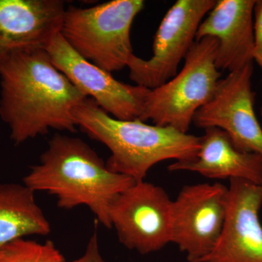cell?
<instances>
[{
  "mask_svg": "<svg viewBox=\"0 0 262 262\" xmlns=\"http://www.w3.org/2000/svg\"><path fill=\"white\" fill-rule=\"evenodd\" d=\"M0 117L15 146L51 129L77 131L73 110L86 97L46 50L22 52L0 68Z\"/></svg>",
  "mask_w": 262,
  "mask_h": 262,
  "instance_id": "6da1fadb",
  "label": "cell"
},
{
  "mask_svg": "<svg viewBox=\"0 0 262 262\" xmlns=\"http://www.w3.org/2000/svg\"><path fill=\"white\" fill-rule=\"evenodd\" d=\"M23 182L34 192L56 196L62 209L87 206L98 222L110 229L112 203L136 182L110 170L82 139L56 134L41 155L39 163L31 167Z\"/></svg>",
  "mask_w": 262,
  "mask_h": 262,
  "instance_id": "7a4b0ae2",
  "label": "cell"
},
{
  "mask_svg": "<svg viewBox=\"0 0 262 262\" xmlns=\"http://www.w3.org/2000/svg\"><path fill=\"white\" fill-rule=\"evenodd\" d=\"M73 115L77 127L110 149L108 168L136 182L144 180L160 162L194 159L201 146V137L173 127L114 118L89 98L75 108Z\"/></svg>",
  "mask_w": 262,
  "mask_h": 262,
  "instance_id": "3957f363",
  "label": "cell"
},
{
  "mask_svg": "<svg viewBox=\"0 0 262 262\" xmlns=\"http://www.w3.org/2000/svg\"><path fill=\"white\" fill-rule=\"evenodd\" d=\"M144 5L143 0H113L91 8L69 7L60 34L76 53L102 70H123L134 55L131 26Z\"/></svg>",
  "mask_w": 262,
  "mask_h": 262,
  "instance_id": "277c9868",
  "label": "cell"
},
{
  "mask_svg": "<svg viewBox=\"0 0 262 262\" xmlns=\"http://www.w3.org/2000/svg\"><path fill=\"white\" fill-rule=\"evenodd\" d=\"M218 42L213 37L196 40L175 77L146 96L141 121L187 134L194 115L214 94L222 77L215 66Z\"/></svg>",
  "mask_w": 262,
  "mask_h": 262,
  "instance_id": "5b68a950",
  "label": "cell"
},
{
  "mask_svg": "<svg viewBox=\"0 0 262 262\" xmlns=\"http://www.w3.org/2000/svg\"><path fill=\"white\" fill-rule=\"evenodd\" d=\"M216 0H178L169 8L155 33L152 56L143 59L133 55L127 63L129 77L136 84L151 90L178 73L196 41L198 28Z\"/></svg>",
  "mask_w": 262,
  "mask_h": 262,
  "instance_id": "8992f818",
  "label": "cell"
},
{
  "mask_svg": "<svg viewBox=\"0 0 262 262\" xmlns=\"http://www.w3.org/2000/svg\"><path fill=\"white\" fill-rule=\"evenodd\" d=\"M172 207L163 188L143 180L115 198L108 216L125 248L149 254L171 243Z\"/></svg>",
  "mask_w": 262,
  "mask_h": 262,
  "instance_id": "52a82bcc",
  "label": "cell"
},
{
  "mask_svg": "<svg viewBox=\"0 0 262 262\" xmlns=\"http://www.w3.org/2000/svg\"><path fill=\"white\" fill-rule=\"evenodd\" d=\"M228 187L220 183H202L182 188L172 207L171 243L187 255L189 262H205L223 232Z\"/></svg>",
  "mask_w": 262,
  "mask_h": 262,
  "instance_id": "ba28073f",
  "label": "cell"
},
{
  "mask_svg": "<svg viewBox=\"0 0 262 262\" xmlns=\"http://www.w3.org/2000/svg\"><path fill=\"white\" fill-rule=\"evenodd\" d=\"M253 63L229 72L219 82L214 94L196 111V127H217L227 133L237 149L262 155V128L254 110Z\"/></svg>",
  "mask_w": 262,
  "mask_h": 262,
  "instance_id": "9c48e42d",
  "label": "cell"
},
{
  "mask_svg": "<svg viewBox=\"0 0 262 262\" xmlns=\"http://www.w3.org/2000/svg\"><path fill=\"white\" fill-rule=\"evenodd\" d=\"M52 63L86 98L114 118L141 120L149 89L123 83L76 53L58 33L47 48Z\"/></svg>",
  "mask_w": 262,
  "mask_h": 262,
  "instance_id": "30bf717a",
  "label": "cell"
},
{
  "mask_svg": "<svg viewBox=\"0 0 262 262\" xmlns=\"http://www.w3.org/2000/svg\"><path fill=\"white\" fill-rule=\"evenodd\" d=\"M66 9L61 0H0V68L18 53L47 50Z\"/></svg>",
  "mask_w": 262,
  "mask_h": 262,
  "instance_id": "8fae6325",
  "label": "cell"
},
{
  "mask_svg": "<svg viewBox=\"0 0 262 262\" xmlns=\"http://www.w3.org/2000/svg\"><path fill=\"white\" fill-rule=\"evenodd\" d=\"M223 232L205 262H262V184L229 180Z\"/></svg>",
  "mask_w": 262,
  "mask_h": 262,
  "instance_id": "7c38bea8",
  "label": "cell"
},
{
  "mask_svg": "<svg viewBox=\"0 0 262 262\" xmlns=\"http://www.w3.org/2000/svg\"><path fill=\"white\" fill-rule=\"evenodd\" d=\"M256 0H216L201 22L196 40L215 38V66L228 72L253 63V8Z\"/></svg>",
  "mask_w": 262,
  "mask_h": 262,
  "instance_id": "4fadbf2b",
  "label": "cell"
},
{
  "mask_svg": "<svg viewBox=\"0 0 262 262\" xmlns=\"http://www.w3.org/2000/svg\"><path fill=\"white\" fill-rule=\"evenodd\" d=\"M194 159L169 165V171L196 172L216 179H244L262 184V155L236 148L228 134L217 127L204 129Z\"/></svg>",
  "mask_w": 262,
  "mask_h": 262,
  "instance_id": "5bb4252c",
  "label": "cell"
},
{
  "mask_svg": "<svg viewBox=\"0 0 262 262\" xmlns=\"http://www.w3.org/2000/svg\"><path fill=\"white\" fill-rule=\"evenodd\" d=\"M51 225L34 192L24 184L0 183V250L28 236H46Z\"/></svg>",
  "mask_w": 262,
  "mask_h": 262,
  "instance_id": "9a60e30c",
  "label": "cell"
},
{
  "mask_svg": "<svg viewBox=\"0 0 262 262\" xmlns=\"http://www.w3.org/2000/svg\"><path fill=\"white\" fill-rule=\"evenodd\" d=\"M66 259L51 241L39 244L19 239L0 250V262H65Z\"/></svg>",
  "mask_w": 262,
  "mask_h": 262,
  "instance_id": "2e32d148",
  "label": "cell"
},
{
  "mask_svg": "<svg viewBox=\"0 0 262 262\" xmlns=\"http://www.w3.org/2000/svg\"><path fill=\"white\" fill-rule=\"evenodd\" d=\"M253 61L262 70V0H256L253 8Z\"/></svg>",
  "mask_w": 262,
  "mask_h": 262,
  "instance_id": "e0dca14e",
  "label": "cell"
},
{
  "mask_svg": "<svg viewBox=\"0 0 262 262\" xmlns=\"http://www.w3.org/2000/svg\"><path fill=\"white\" fill-rule=\"evenodd\" d=\"M65 262H106L101 256L96 232L91 236L84 254L73 261Z\"/></svg>",
  "mask_w": 262,
  "mask_h": 262,
  "instance_id": "ac0fdd59",
  "label": "cell"
},
{
  "mask_svg": "<svg viewBox=\"0 0 262 262\" xmlns=\"http://www.w3.org/2000/svg\"><path fill=\"white\" fill-rule=\"evenodd\" d=\"M260 117H261V119L262 120V106L261 108H260Z\"/></svg>",
  "mask_w": 262,
  "mask_h": 262,
  "instance_id": "d6986e66",
  "label": "cell"
}]
</instances>
